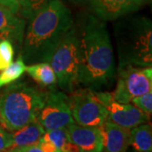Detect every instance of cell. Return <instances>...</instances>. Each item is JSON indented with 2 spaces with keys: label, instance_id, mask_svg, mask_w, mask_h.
I'll list each match as a JSON object with an SVG mask.
<instances>
[{
  "label": "cell",
  "instance_id": "2e32d148",
  "mask_svg": "<svg viewBox=\"0 0 152 152\" xmlns=\"http://www.w3.org/2000/svg\"><path fill=\"white\" fill-rule=\"evenodd\" d=\"M135 152H152V128L143 124L131 129L130 145Z\"/></svg>",
  "mask_w": 152,
  "mask_h": 152
},
{
  "label": "cell",
  "instance_id": "8fae6325",
  "mask_svg": "<svg viewBox=\"0 0 152 152\" xmlns=\"http://www.w3.org/2000/svg\"><path fill=\"white\" fill-rule=\"evenodd\" d=\"M71 143L82 152H102L103 139L101 127H89L72 124L66 127Z\"/></svg>",
  "mask_w": 152,
  "mask_h": 152
},
{
  "label": "cell",
  "instance_id": "4fadbf2b",
  "mask_svg": "<svg viewBox=\"0 0 152 152\" xmlns=\"http://www.w3.org/2000/svg\"><path fill=\"white\" fill-rule=\"evenodd\" d=\"M104 152H126L130 145L131 129L106 121L101 126Z\"/></svg>",
  "mask_w": 152,
  "mask_h": 152
},
{
  "label": "cell",
  "instance_id": "d4e9b609",
  "mask_svg": "<svg viewBox=\"0 0 152 152\" xmlns=\"http://www.w3.org/2000/svg\"><path fill=\"white\" fill-rule=\"evenodd\" d=\"M80 152H82V151H80Z\"/></svg>",
  "mask_w": 152,
  "mask_h": 152
},
{
  "label": "cell",
  "instance_id": "ac0fdd59",
  "mask_svg": "<svg viewBox=\"0 0 152 152\" xmlns=\"http://www.w3.org/2000/svg\"><path fill=\"white\" fill-rule=\"evenodd\" d=\"M48 0H20V9L23 19L30 20Z\"/></svg>",
  "mask_w": 152,
  "mask_h": 152
},
{
  "label": "cell",
  "instance_id": "52a82bcc",
  "mask_svg": "<svg viewBox=\"0 0 152 152\" xmlns=\"http://www.w3.org/2000/svg\"><path fill=\"white\" fill-rule=\"evenodd\" d=\"M68 97L72 118L77 124L101 127L107 121V109L96 91L89 88L74 91Z\"/></svg>",
  "mask_w": 152,
  "mask_h": 152
},
{
  "label": "cell",
  "instance_id": "e0dca14e",
  "mask_svg": "<svg viewBox=\"0 0 152 152\" xmlns=\"http://www.w3.org/2000/svg\"><path fill=\"white\" fill-rule=\"evenodd\" d=\"M26 67L22 57L19 55L15 62L12 63L0 73V90L20 80L26 71Z\"/></svg>",
  "mask_w": 152,
  "mask_h": 152
},
{
  "label": "cell",
  "instance_id": "ffe728a7",
  "mask_svg": "<svg viewBox=\"0 0 152 152\" xmlns=\"http://www.w3.org/2000/svg\"><path fill=\"white\" fill-rule=\"evenodd\" d=\"M131 102L137 108L141 110L142 112L151 117L152 113V91L140 96L134 98Z\"/></svg>",
  "mask_w": 152,
  "mask_h": 152
},
{
  "label": "cell",
  "instance_id": "6da1fadb",
  "mask_svg": "<svg viewBox=\"0 0 152 152\" xmlns=\"http://www.w3.org/2000/svg\"><path fill=\"white\" fill-rule=\"evenodd\" d=\"M79 38L78 85L92 91L111 86L115 77V58L107 25L93 15L77 27Z\"/></svg>",
  "mask_w": 152,
  "mask_h": 152
},
{
  "label": "cell",
  "instance_id": "7402d4cb",
  "mask_svg": "<svg viewBox=\"0 0 152 152\" xmlns=\"http://www.w3.org/2000/svg\"><path fill=\"white\" fill-rule=\"evenodd\" d=\"M0 4L8 8L14 14L20 13V0H0Z\"/></svg>",
  "mask_w": 152,
  "mask_h": 152
},
{
  "label": "cell",
  "instance_id": "d6986e66",
  "mask_svg": "<svg viewBox=\"0 0 152 152\" xmlns=\"http://www.w3.org/2000/svg\"><path fill=\"white\" fill-rule=\"evenodd\" d=\"M15 49L10 41L0 42V71L4 70L13 63Z\"/></svg>",
  "mask_w": 152,
  "mask_h": 152
},
{
  "label": "cell",
  "instance_id": "ba28073f",
  "mask_svg": "<svg viewBox=\"0 0 152 152\" xmlns=\"http://www.w3.org/2000/svg\"><path fill=\"white\" fill-rule=\"evenodd\" d=\"M37 122L45 132L75 124L71 115L69 97L63 91H51L47 92L42 108L39 112Z\"/></svg>",
  "mask_w": 152,
  "mask_h": 152
},
{
  "label": "cell",
  "instance_id": "9c48e42d",
  "mask_svg": "<svg viewBox=\"0 0 152 152\" xmlns=\"http://www.w3.org/2000/svg\"><path fill=\"white\" fill-rule=\"evenodd\" d=\"M96 94L107 109V120L115 124L131 129L149 122L150 116L130 103L124 104L116 102L113 93L96 91Z\"/></svg>",
  "mask_w": 152,
  "mask_h": 152
},
{
  "label": "cell",
  "instance_id": "8992f818",
  "mask_svg": "<svg viewBox=\"0 0 152 152\" xmlns=\"http://www.w3.org/2000/svg\"><path fill=\"white\" fill-rule=\"evenodd\" d=\"M152 91V68L127 64L118 66L117 86L113 93L114 100L131 103L134 98Z\"/></svg>",
  "mask_w": 152,
  "mask_h": 152
},
{
  "label": "cell",
  "instance_id": "5b68a950",
  "mask_svg": "<svg viewBox=\"0 0 152 152\" xmlns=\"http://www.w3.org/2000/svg\"><path fill=\"white\" fill-rule=\"evenodd\" d=\"M48 63L54 70L58 86L64 91L73 92L78 85L79 68V38L75 24L58 44Z\"/></svg>",
  "mask_w": 152,
  "mask_h": 152
},
{
  "label": "cell",
  "instance_id": "3957f363",
  "mask_svg": "<svg viewBox=\"0 0 152 152\" xmlns=\"http://www.w3.org/2000/svg\"><path fill=\"white\" fill-rule=\"evenodd\" d=\"M47 92L26 81L7 86L0 94V126L15 132L37 120Z\"/></svg>",
  "mask_w": 152,
  "mask_h": 152
},
{
  "label": "cell",
  "instance_id": "277c9868",
  "mask_svg": "<svg viewBox=\"0 0 152 152\" xmlns=\"http://www.w3.org/2000/svg\"><path fill=\"white\" fill-rule=\"evenodd\" d=\"M118 66H152V25L146 17L125 19L114 27Z\"/></svg>",
  "mask_w": 152,
  "mask_h": 152
},
{
  "label": "cell",
  "instance_id": "7a4b0ae2",
  "mask_svg": "<svg viewBox=\"0 0 152 152\" xmlns=\"http://www.w3.org/2000/svg\"><path fill=\"white\" fill-rule=\"evenodd\" d=\"M29 21L20 53L28 64L48 62L74 25L70 10L61 0H48Z\"/></svg>",
  "mask_w": 152,
  "mask_h": 152
},
{
  "label": "cell",
  "instance_id": "5bb4252c",
  "mask_svg": "<svg viewBox=\"0 0 152 152\" xmlns=\"http://www.w3.org/2000/svg\"><path fill=\"white\" fill-rule=\"evenodd\" d=\"M44 134H45V130L38 124V122L34 121L32 123H30L29 124L22 127L21 129L11 134L12 144L10 148L8 151H10L15 148L35 145L42 139Z\"/></svg>",
  "mask_w": 152,
  "mask_h": 152
},
{
  "label": "cell",
  "instance_id": "30bf717a",
  "mask_svg": "<svg viewBox=\"0 0 152 152\" xmlns=\"http://www.w3.org/2000/svg\"><path fill=\"white\" fill-rule=\"evenodd\" d=\"M85 5L101 20L111 21L139 10L144 0H72Z\"/></svg>",
  "mask_w": 152,
  "mask_h": 152
},
{
  "label": "cell",
  "instance_id": "7c38bea8",
  "mask_svg": "<svg viewBox=\"0 0 152 152\" xmlns=\"http://www.w3.org/2000/svg\"><path fill=\"white\" fill-rule=\"evenodd\" d=\"M26 31V20L8 8L0 4V42L7 40L12 44L22 45Z\"/></svg>",
  "mask_w": 152,
  "mask_h": 152
},
{
  "label": "cell",
  "instance_id": "603a6c76",
  "mask_svg": "<svg viewBox=\"0 0 152 152\" xmlns=\"http://www.w3.org/2000/svg\"><path fill=\"white\" fill-rule=\"evenodd\" d=\"M7 152H43L40 147L38 146L37 144H35L32 145H29V146L20 147V148H15L10 151H8Z\"/></svg>",
  "mask_w": 152,
  "mask_h": 152
},
{
  "label": "cell",
  "instance_id": "9a60e30c",
  "mask_svg": "<svg viewBox=\"0 0 152 152\" xmlns=\"http://www.w3.org/2000/svg\"><path fill=\"white\" fill-rule=\"evenodd\" d=\"M26 72L41 86L53 90L57 85L56 74L48 62H40L27 66Z\"/></svg>",
  "mask_w": 152,
  "mask_h": 152
},
{
  "label": "cell",
  "instance_id": "44dd1931",
  "mask_svg": "<svg viewBox=\"0 0 152 152\" xmlns=\"http://www.w3.org/2000/svg\"><path fill=\"white\" fill-rule=\"evenodd\" d=\"M12 135L0 126V152H6L11 146Z\"/></svg>",
  "mask_w": 152,
  "mask_h": 152
},
{
  "label": "cell",
  "instance_id": "cb8c5ba5",
  "mask_svg": "<svg viewBox=\"0 0 152 152\" xmlns=\"http://www.w3.org/2000/svg\"><path fill=\"white\" fill-rule=\"evenodd\" d=\"M144 1H148V0H144Z\"/></svg>",
  "mask_w": 152,
  "mask_h": 152
}]
</instances>
